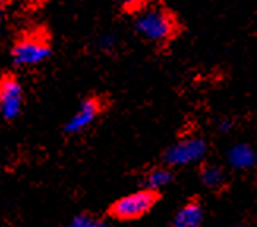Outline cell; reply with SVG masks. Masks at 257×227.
Masks as SVG:
<instances>
[{"label": "cell", "mask_w": 257, "mask_h": 227, "mask_svg": "<svg viewBox=\"0 0 257 227\" xmlns=\"http://www.w3.org/2000/svg\"><path fill=\"white\" fill-rule=\"evenodd\" d=\"M134 29L147 41L164 46L177 35L178 21L171 10L156 0H149L136 13Z\"/></svg>", "instance_id": "cell-1"}, {"label": "cell", "mask_w": 257, "mask_h": 227, "mask_svg": "<svg viewBox=\"0 0 257 227\" xmlns=\"http://www.w3.org/2000/svg\"><path fill=\"white\" fill-rule=\"evenodd\" d=\"M51 55L49 35L43 29L22 33L11 48V60L16 66L30 68L41 65Z\"/></svg>", "instance_id": "cell-2"}, {"label": "cell", "mask_w": 257, "mask_h": 227, "mask_svg": "<svg viewBox=\"0 0 257 227\" xmlns=\"http://www.w3.org/2000/svg\"><path fill=\"white\" fill-rule=\"evenodd\" d=\"M158 199H160L158 191L144 188L112 202V205L107 208V214L112 219L121 222L136 221L145 216L156 205Z\"/></svg>", "instance_id": "cell-3"}, {"label": "cell", "mask_w": 257, "mask_h": 227, "mask_svg": "<svg viewBox=\"0 0 257 227\" xmlns=\"http://www.w3.org/2000/svg\"><path fill=\"white\" fill-rule=\"evenodd\" d=\"M24 101V88L19 82V79L5 73L0 76V113L5 120H15L22 109Z\"/></svg>", "instance_id": "cell-4"}, {"label": "cell", "mask_w": 257, "mask_h": 227, "mask_svg": "<svg viewBox=\"0 0 257 227\" xmlns=\"http://www.w3.org/2000/svg\"><path fill=\"white\" fill-rule=\"evenodd\" d=\"M207 153V144L199 138H189L175 142L166 150L164 161L171 166H186L200 161Z\"/></svg>", "instance_id": "cell-5"}, {"label": "cell", "mask_w": 257, "mask_h": 227, "mask_svg": "<svg viewBox=\"0 0 257 227\" xmlns=\"http://www.w3.org/2000/svg\"><path fill=\"white\" fill-rule=\"evenodd\" d=\"M106 101L101 96H88L82 99L81 106L65 123L63 131L66 134H77L87 130L90 125L99 117V113L104 110Z\"/></svg>", "instance_id": "cell-6"}, {"label": "cell", "mask_w": 257, "mask_h": 227, "mask_svg": "<svg viewBox=\"0 0 257 227\" xmlns=\"http://www.w3.org/2000/svg\"><path fill=\"white\" fill-rule=\"evenodd\" d=\"M204 222V210L199 202H188L177 211L174 227H200Z\"/></svg>", "instance_id": "cell-7"}, {"label": "cell", "mask_w": 257, "mask_h": 227, "mask_svg": "<svg viewBox=\"0 0 257 227\" xmlns=\"http://www.w3.org/2000/svg\"><path fill=\"white\" fill-rule=\"evenodd\" d=\"M227 160L233 169L238 170H246L255 166L257 163V155L254 149L248 144H237L233 145L227 153Z\"/></svg>", "instance_id": "cell-8"}, {"label": "cell", "mask_w": 257, "mask_h": 227, "mask_svg": "<svg viewBox=\"0 0 257 227\" xmlns=\"http://www.w3.org/2000/svg\"><path fill=\"white\" fill-rule=\"evenodd\" d=\"M174 175L169 169L166 167H155L149 170L147 174L144 175V186L147 189L158 191L164 186H167L172 181Z\"/></svg>", "instance_id": "cell-9"}, {"label": "cell", "mask_w": 257, "mask_h": 227, "mask_svg": "<svg viewBox=\"0 0 257 227\" xmlns=\"http://www.w3.org/2000/svg\"><path fill=\"white\" fill-rule=\"evenodd\" d=\"M200 180L207 188L216 189L224 183V172L219 166L208 164L200 169Z\"/></svg>", "instance_id": "cell-10"}, {"label": "cell", "mask_w": 257, "mask_h": 227, "mask_svg": "<svg viewBox=\"0 0 257 227\" xmlns=\"http://www.w3.org/2000/svg\"><path fill=\"white\" fill-rule=\"evenodd\" d=\"M68 227H110V225L103 218L96 216V214L84 211L76 214Z\"/></svg>", "instance_id": "cell-11"}, {"label": "cell", "mask_w": 257, "mask_h": 227, "mask_svg": "<svg viewBox=\"0 0 257 227\" xmlns=\"http://www.w3.org/2000/svg\"><path fill=\"white\" fill-rule=\"evenodd\" d=\"M147 2L149 0H117L118 7L126 13H138Z\"/></svg>", "instance_id": "cell-12"}, {"label": "cell", "mask_w": 257, "mask_h": 227, "mask_svg": "<svg viewBox=\"0 0 257 227\" xmlns=\"http://www.w3.org/2000/svg\"><path fill=\"white\" fill-rule=\"evenodd\" d=\"M5 15H7V0H0V24H2Z\"/></svg>", "instance_id": "cell-13"}, {"label": "cell", "mask_w": 257, "mask_h": 227, "mask_svg": "<svg viewBox=\"0 0 257 227\" xmlns=\"http://www.w3.org/2000/svg\"><path fill=\"white\" fill-rule=\"evenodd\" d=\"M230 130V122H221V131H229Z\"/></svg>", "instance_id": "cell-14"}]
</instances>
